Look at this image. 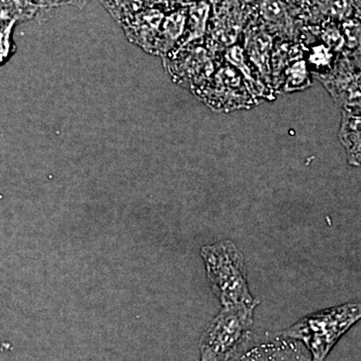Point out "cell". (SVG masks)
Segmentation results:
<instances>
[{
    "label": "cell",
    "mask_w": 361,
    "mask_h": 361,
    "mask_svg": "<svg viewBox=\"0 0 361 361\" xmlns=\"http://www.w3.org/2000/svg\"><path fill=\"white\" fill-rule=\"evenodd\" d=\"M201 257L213 293L223 307L248 305L257 307L260 301L249 290L243 253L230 240L202 247Z\"/></svg>",
    "instance_id": "1"
},
{
    "label": "cell",
    "mask_w": 361,
    "mask_h": 361,
    "mask_svg": "<svg viewBox=\"0 0 361 361\" xmlns=\"http://www.w3.org/2000/svg\"><path fill=\"white\" fill-rule=\"evenodd\" d=\"M360 317V304L346 303L311 313L279 334L302 344L310 353V361H324Z\"/></svg>",
    "instance_id": "2"
},
{
    "label": "cell",
    "mask_w": 361,
    "mask_h": 361,
    "mask_svg": "<svg viewBox=\"0 0 361 361\" xmlns=\"http://www.w3.org/2000/svg\"><path fill=\"white\" fill-rule=\"evenodd\" d=\"M248 305L223 307L204 330L200 361H234L251 342L254 310Z\"/></svg>",
    "instance_id": "3"
},
{
    "label": "cell",
    "mask_w": 361,
    "mask_h": 361,
    "mask_svg": "<svg viewBox=\"0 0 361 361\" xmlns=\"http://www.w3.org/2000/svg\"><path fill=\"white\" fill-rule=\"evenodd\" d=\"M174 56L166 59V66L175 80L191 89H200L210 78L214 65L210 54L202 47H180Z\"/></svg>",
    "instance_id": "4"
},
{
    "label": "cell",
    "mask_w": 361,
    "mask_h": 361,
    "mask_svg": "<svg viewBox=\"0 0 361 361\" xmlns=\"http://www.w3.org/2000/svg\"><path fill=\"white\" fill-rule=\"evenodd\" d=\"M315 75L337 104L343 109L360 108V65L357 66L355 59H341L331 73Z\"/></svg>",
    "instance_id": "5"
},
{
    "label": "cell",
    "mask_w": 361,
    "mask_h": 361,
    "mask_svg": "<svg viewBox=\"0 0 361 361\" xmlns=\"http://www.w3.org/2000/svg\"><path fill=\"white\" fill-rule=\"evenodd\" d=\"M210 87L212 89L204 94V97L213 94L214 97L204 101L215 110L220 109L222 111H231L247 104V94L249 92L242 75L233 68L226 66L221 68L214 78Z\"/></svg>",
    "instance_id": "6"
},
{
    "label": "cell",
    "mask_w": 361,
    "mask_h": 361,
    "mask_svg": "<svg viewBox=\"0 0 361 361\" xmlns=\"http://www.w3.org/2000/svg\"><path fill=\"white\" fill-rule=\"evenodd\" d=\"M249 344L234 361H310L302 344L279 334Z\"/></svg>",
    "instance_id": "7"
},
{
    "label": "cell",
    "mask_w": 361,
    "mask_h": 361,
    "mask_svg": "<svg viewBox=\"0 0 361 361\" xmlns=\"http://www.w3.org/2000/svg\"><path fill=\"white\" fill-rule=\"evenodd\" d=\"M164 16L159 9L133 13L120 21L128 39L149 54H156L157 42L160 35Z\"/></svg>",
    "instance_id": "8"
},
{
    "label": "cell",
    "mask_w": 361,
    "mask_h": 361,
    "mask_svg": "<svg viewBox=\"0 0 361 361\" xmlns=\"http://www.w3.org/2000/svg\"><path fill=\"white\" fill-rule=\"evenodd\" d=\"M271 49L272 39L267 32L258 27L248 28L243 51L267 84L271 82Z\"/></svg>",
    "instance_id": "9"
},
{
    "label": "cell",
    "mask_w": 361,
    "mask_h": 361,
    "mask_svg": "<svg viewBox=\"0 0 361 361\" xmlns=\"http://www.w3.org/2000/svg\"><path fill=\"white\" fill-rule=\"evenodd\" d=\"M360 108L343 109L339 139L351 166H360Z\"/></svg>",
    "instance_id": "10"
},
{
    "label": "cell",
    "mask_w": 361,
    "mask_h": 361,
    "mask_svg": "<svg viewBox=\"0 0 361 361\" xmlns=\"http://www.w3.org/2000/svg\"><path fill=\"white\" fill-rule=\"evenodd\" d=\"M225 59H227L228 63H231L237 71H240V75H242L244 82H245L246 89L252 97L271 99L272 94L267 89L264 82L260 80L261 78H256L254 73H252L251 68L247 63L245 52H244L243 49H241L238 45L228 47L227 51H226Z\"/></svg>",
    "instance_id": "11"
},
{
    "label": "cell",
    "mask_w": 361,
    "mask_h": 361,
    "mask_svg": "<svg viewBox=\"0 0 361 361\" xmlns=\"http://www.w3.org/2000/svg\"><path fill=\"white\" fill-rule=\"evenodd\" d=\"M44 13L39 0H0V23L32 20Z\"/></svg>",
    "instance_id": "12"
},
{
    "label": "cell",
    "mask_w": 361,
    "mask_h": 361,
    "mask_svg": "<svg viewBox=\"0 0 361 361\" xmlns=\"http://www.w3.org/2000/svg\"><path fill=\"white\" fill-rule=\"evenodd\" d=\"M209 11H210V6L205 1L198 2L191 6L186 28H185L184 37L180 47L192 44L195 40L200 39L204 37Z\"/></svg>",
    "instance_id": "13"
},
{
    "label": "cell",
    "mask_w": 361,
    "mask_h": 361,
    "mask_svg": "<svg viewBox=\"0 0 361 361\" xmlns=\"http://www.w3.org/2000/svg\"><path fill=\"white\" fill-rule=\"evenodd\" d=\"M284 90L285 92H296L306 89L310 85V75L307 66L304 61L298 59L293 65L288 66L285 70Z\"/></svg>",
    "instance_id": "14"
},
{
    "label": "cell",
    "mask_w": 361,
    "mask_h": 361,
    "mask_svg": "<svg viewBox=\"0 0 361 361\" xmlns=\"http://www.w3.org/2000/svg\"><path fill=\"white\" fill-rule=\"evenodd\" d=\"M262 13L265 20L272 25L278 26V30L286 37H291L292 25L287 16L286 11L282 8L281 4L275 0H267L262 4Z\"/></svg>",
    "instance_id": "15"
},
{
    "label": "cell",
    "mask_w": 361,
    "mask_h": 361,
    "mask_svg": "<svg viewBox=\"0 0 361 361\" xmlns=\"http://www.w3.org/2000/svg\"><path fill=\"white\" fill-rule=\"evenodd\" d=\"M18 23L16 21L0 23V66H4L16 54V44H14V28Z\"/></svg>",
    "instance_id": "16"
},
{
    "label": "cell",
    "mask_w": 361,
    "mask_h": 361,
    "mask_svg": "<svg viewBox=\"0 0 361 361\" xmlns=\"http://www.w3.org/2000/svg\"><path fill=\"white\" fill-rule=\"evenodd\" d=\"M344 25V35L349 42V49H355L360 42V25L356 20H350Z\"/></svg>",
    "instance_id": "17"
},
{
    "label": "cell",
    "mask_w": 361,
    "mask_h": 361,
    "mask_svg": "<svg viewBox=\"0 0 361 361\" xmlns=\"http://www.w3.org/2000/svg\"><path fill=\"white\" fill-rule=\"evenodd\" d=\"M90 1V0H39V4L44 13L47 9L52 8V7L61 6H73L82 9L87 6Z\"/></svg>",
    "instance_id": "18"
},
{
    "label": "cell",
    "mask_w": 361,
    "mask_h": 361,
    "mask_svg": "<svg viewBox=\"0 0 361 361\" xmlns=\"http://www.w3.org/2000/svg\"><path fill=\"white\" fill-rule=\"evenodd\" d=\"M331 59V54H330L329 49L325 47H314L313 54L310 56V61L315 66H329Z\"/></svg>",
    "instance_id": "19"
}]
</instances>
